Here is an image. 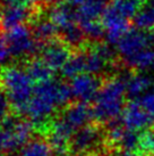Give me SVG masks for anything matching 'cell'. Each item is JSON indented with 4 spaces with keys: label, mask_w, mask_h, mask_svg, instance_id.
<instances>
[{
    "label": "cell",
    "mask_w": 154,
    "mask_h": 156,
    "mask_svg": "<svg viewBox=\"0 0 154 156\" xmlns=\"http://www.w3.org/2000/svg\"><path fill=\"white\" fill-rule=\"evenodd\" d=\"M72 97L69 84L52 80L38 83L25 114L33 124L43 126L58 109L68 104Z\"/></svg>",
    "instance_id": "1"
},
{
    "label": "cell",
    "mask_w": 154,
    "mask_h": 156,
    "mask_svg": "<svg viewBox=\"0 0 154 156\" xmlns=\"http://www.w3.org/2000/svg\"><path fill=\"white\" fill-rule=\"evenodd\" d=\"M94 120L93 108L87 103L77 101L69 105L51 123L49 131V143L56 153L64 155L70 148V140L74 133Z\"/></svg>",
    "instance_id": "2"
},
{
    "label": "cell",
    "mask_w": 154,
    "mask_h": 156,
    "mask_svg": "<svg viewBox=\"0 0 154 156\" xmlns=\"http://www.w3.org/2000/svg\"><path fill=\"white\" fill-rule=\"evenodd\" d=\"M118 74L108 78L94 99L93 117L100 124L109 122L121 116L126 106L127 98V80L132 74Z\"/></svg>",
    "instance_id": "3"
},
{
    "label": "cell",
    "mask_w": 154,
    "mask_h": 156,
    "mask_svg": "<svg viewBox=\"0 0 154 156\" xmlns=\"http://www.w3.org/2000/svg\"><path fill=\"white\" fill-rule=\"evenodd\" d=\"M0 83L14 109L25 114L35 88L28 72L18 66H8L0 73Z\"/></svg>",
    "instance_id": "4"
},
{
    "label": "cell",
    "mask_w": 154,
    "mask_h": 156,
    "mask_svg": "<svg viewBox=\"0 0 154 156\" xmlns=\"http://www.w3.org/2000/svg\"><path fill=\"white\" fill-rule=\"evenodd\" d=\"M5 40L8 46L10 56L16 58L32 56L38 49V41L33 31L24 24L6 30Z\"/></svg>",
    "instance_id": "5"
},
{
    "label": "cell",
    "mask_w": 154,
    "mask_h": 156,
    "mask_svg": "<svg viewBox=\"0 0 154 156\" xmlns=\"http://www.w3.org/2000/svg\"><path fill=\"white\" fill-rule=\"evenodd\" d=\"M105 145V137L98 126H87L77 130L70 140V149L75 154L89 155L99 151L101 145Z\"/></svg>",
    "instance_id": "6"
},
{
    "label": "cell",
    "mask_w": 154,
    "mask_h": 156,
    "mask_svg": "<svg viewBox=\"0 0 154 156\" xmlns=\"http://www.w3.org/2000/svg\"><path fill=\"white\" fill-rule=\"evenodd\" d=\"M38 0H4L0 9V25L5 30L24 24Z\"/></svg>",
    "instance_id": "7"
},
{
    "label": "cell",
    "mask_w": 154,
    "mask_h": 156,
    "mask_svg": "<svg viewBox=\"0 0 154 156\" xmlns=\"http://www.w3.org/2000/svg\"><path fill=\"white\" fill-rule=\"evenodd\" d=\"M2 129L6 133L7 153H13L30 141L33 132V123L23 119L7 117L2 123Z\"/></svg>",
    "instance_id": "8"
},
{
    "label": "cell",
    "mask_w": 154,
    "mask_h": 156,
    "mask_svg": "<svg viewBox=\"0 0 154 156\" xmlns=\"http://www.w3.org/2000/svg\"><path fill=\"white\" fill-rule=\"evenodd\" d=\"M117 46L119 61H122L136 55L137 52L146 48H154V34L152 32L134 29L126 33Z\"/></svg>",
    "instance_id": "9"
},
{
    "label": "cell",
    "mask_w": 154,
    "mask_h": 156,
    "mask_svg": "<svg viewBox=\"0 0 154 156\" xmlns=\"http://www.w3.org/2000/svg\"><path fill=\"white\" fill-rule=\"evenodd\" d=\"M102 80L99 75L91 73H82L72 79L70 90L75 99L83 103L94 100L102 87Z\"/></svg>",
    "instance_id": "10"
},
{
    "label": "cell",
    "mask_w": 154,
    "mask_h": 156,
    "mask_svg": "<svg viewBox=\"0 0 154 156\" xmlns=\"http://www.w3.org/2000/svg\"><path fill=\"white\" fill-rule=\"evenodd\" d=\"M124 126L134 131H145L154 129V117L141 106L138 100H129L121 114Z\"/></svg>",
    "instance_id": "11"
},
{
    "label": "cell",
    "mask_w": 154,
    "mask_h": 156,
    "mask_svg": "<svg viewBox=\"0 0 154 156\" xmlns=\"http://www.w3.org/2000/svg\"><path fill=\"white\" fill-rule=\"evenodd\" d=\"M101 22L104 27L105 37L110 44H118L130 29V22L128 18L121 16L109 5L101 17Z\"/></svg>",
    "instance_id": "12"
},
{
    "label": "cell",
    "mask_w": 154,
    "mask_h": 156,
    "mask_svg": "<svg viewBox=\"0 0 154 156\" xmlns=\"http://www.w3.org/2000/svg\"><path fill=\"white\" fill-rule=\"evenodd\" d=\"M72 57L70 47L64 41L52 40L47 42L42 49V59L52 71L62 69Z\"/></svg>",
    "instance_id": "13"
},
{
    "label": "cell",
    "mask_w": 154,
    "mask_h": 156,
    "mask_svg": "<svg viewBox=\"0 0 154 156\" xmlns=\"http://www.w3.org/2000/svg\"><path fill=\"white\" fill-rule=\"evenodd\" d=\"M75 8L77 23L99 21L107 8L109 0H67Z\"/></svg>",
    "instance_id": "14"
},
{
    "label": "cell",
    "mask_w": 154,
    "mask_h": 156,
    "mask_svg": "<svg viewBox=\"0 0 154 156\" xmlns=\"http://www.w3.org/2000/svg\"><path fill=\"white\" fill-rule=\"evenodd\" d=\"M49 18L58 27L59 33L77 23L75 8L67 1L53 6L49 13Z\"/></svg>",
    "instance_id": "15"
},
{
    "label": "cell",
    "mask_w": 154,
    "mask_h": 156,
    "mask_svg": "<svg viewBox=\"0 0 154 156\" xmlns=\"http://www.w3.org/2000/svg\"><path fill=\"white\" fill-rule=\"evenodd\" d=\"M127 69L138 72L152 67L154 65V48H146L136 55L119 61Z\"/></svg>",
    "instance_id": "16"
},
{
    "label": "cell",
    "mask_w": 154,
    "mask_h": 156,
    "mask_svg": "<svg viewBox=\"0 0 154 156\" xmlns=\"http://www.w3.org/2000/svg\"><path fill=\"white\" fill-rule=\"evenodd\" d=\"M152 87V79L145 74L132 72L127 80V98L129 100L138 99Z\"/></svg>",
    "instance_id": "17"
},
{
    "label": "cell",
    "mask_w": 154,
    "mask_h": 156,
    "mask_svg": "<svg viewBox=\"0 0 154 156\" xmlns=\"http://www.w3.org/2000/svg\"><path fill=\"white\" fill-rule=\"evenodd\" d=\"M133 24L136 29L146 32L154 30V0H145L139 10L133 17Z\"/></svg>",
    "instance_id": "18"
},
{
    "label": "cell",
    "mask_w": 154,
    "mask_h": 156,
    "mask_svg": "<svg viewBox=\"0 0 154 156\" xmlns=\"http://www.w3.org/2000/svg\"><path fill=\"white\" fill-rule=\"evenodd\" d=\"M32 31L38 42H43V44H47V42L55 40L56 35L59 33L58 27L49 17L36 20L33 24Z\"/></svg>",
    "instance_id": "19"
},
{
    "label": "cell",
    "mask_w": 154,
    "mask_h": 156,
    "mask_svg": "<svg viewBox=\"0 0 154 156\" xmlns=\"http://www.w3.org/2000/svg\"><path fill=\"white\" fill-rule=\"evenodd\" d=\"M51 145L44 139L36 138L30 140L19 149L18 156H52Z\"/></svg>",
    "instance_id": "20"
},
{
    "label": "cell",
    "mask_w": 154,
    "mask_h": 156,
    "mask_svg": "<svg viewBox=\"0 0 154 156\" xmlns=\"http://www.w3.org/2000/svg\"><path fill=\"white\" fill-rule=\"evenodd\" d=\"M26 71L28 72L31 78L38 83L47 82L49 80H51L52 72H53L41 58L40 59H32L26 67Z\"/></svg>",
    "instance_id": "21"
},
{
    "label": "cell",
    "mask_w": 154,
    "mask_h": 156,
    "mask_svg": "<svg viewBox=\"0 0 154 156\" xmlns=\"http://www.w3.org/2000/svg\"><path fill=\"white\" fill-rule=\"evenodd\" d=\"M108 5L121 16L130 20L139 10L143 5V1L141 0H109Z\"/></svg>",
    "instance_id": "22"
},
{
    "label": "cell",
    "mask_w": 154,
    "mask_h": 156,
    "mask_svg": "<svg viewBox=\"0 0 154 156\" xmlns=\"http://www.w3.org/2000/svg\"><path fill=\"white\" fill-rule=\"evenodd\" d=\"M62 74L66 78H75L82 73H85V56H84V50H79L78 52L72 55L67 62V64L61 69Z\"/></svg>",
    "instance_id": "23"
},
{
    "label": "cell",
    "mask_w": 154,
    "mask_h": 156,
    "mask_svg": "<svg viewBox=\"0 0 154 156\" xmlns=\"http://www.w3.org/2000/svg\"><path fill=\"white\" fill-rule=\"evenodd\" d=\"M138 154L139 156H154V129L141 131Z\"/></svg>",
    "instance_id": "24"
},
{
    "label": "cell",
    "mask_w": 154,
    "mask_h": 156,
    "mask_svg": "<svg viewBox=\"0 0 154 156\" xmlns=\"http://www.w3.org/2000/svg\"><path fill=\"white\" fill-rule=\"evenodd\" d=\"M138 103L146 112L154 117V92H147L138 98Z\"/></svg>",
    "instance_id": "25"
},
{
    "label": "cell",
    "mask_w": 154,
    "mask_h": 156,
    "mask_svg": "<svg viewBox=\"0 0 154 156\" xmlns=\"http://www.w3.org/2000/svg\"><path fill=\"white\" fill-rule=\"evenodd\" d=\"M9 105L10 103H9L6 92L2 88H0V124H2L5 120L8 117Z\"/></svg>",
    "instance_id": "26"
},
{
    "label": "cell",
    "mask_w": 154,
    "mask_h": 156,
    "mask_svg": "<svg viewBox=\"0 0 154 156\" xmlns=\"http://www.w3.org/2000/svg\"><path fill=\"white\" fill-rule=\"evenodd\" d=\"M9 57H10V52H9L8 46L6 44L5 38L1 37V34H0V64L6 63V62L8 61Z\"/></svg>",
    "instance_id": "27"
},
{
    "label": "cell",
    "mask_w": 154,
    "mask_h": 156,
    "mask_svg": "<svg viewBox=\"0 0 154 156\" xmlns=\"http://www.w3.org/2000/svg\"><path fill=\"white\" fill-rule=\"evenodd\" d=\"M4 153H7V140L4 129L0 128V155Z\"/></svg>",
    "instance_id": "28"
},
{
    "label": "cell",
    "mask_w": 154,
    "mask_h": 156,
    "mask_svg": "<svg viewBox=\"0 0 154 156\" xmlns=\"http://www.w3.org/2000/svg\"><path fill=\"white\" fill-rule=\"evenodd\" d=\"M38 1H43V2H48V4H51V2H55L57 0H38Z\"/></svg>",
    "instance_id": "29"
},
{
    "label": "cell",
    "mask_w": 154,
    "mask_h": 156,
    "mask_svg": "<svg viewBox=\"0 0 154 156\" xmlns=\"http://www.w3.org/2000/svg\"><path fill=\"white\" fill-rule=\"evenodd\" d=\"M152 89H153V92H154V80H152Z\"/></svg>",
    "instance_id": "30"
},
{
    "label": "cell",
    "mask_w": 154,
    "mask_h": 156,
    "mask_svg": "<svg viewBox=\"0 0 154 156\" xmlns=\"http://www.w3.org/2000/svg\"><path fill=\"white\" fill-rule=\"evenodd\" d=\"M72 156H87V155H81V154H75V155H72Z\"/></svg>",
    "instance_id": "31"
},
{
    "label": "cell",
    "mask_w": 154,
    "mask_h": 156,
    "mask_svg": "<svg viewBox=\"0 0 154 156\" xmlns=\"http://www.w3.org/2000/svg\"><path fill=\"white\" fill-rule=\"evenodd\" d=\"M141 1H143V2H144V1H145V0H141Z\"/></svg>",
    "instance_id": "32"
}]
</instances>
